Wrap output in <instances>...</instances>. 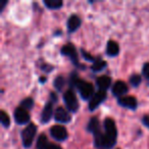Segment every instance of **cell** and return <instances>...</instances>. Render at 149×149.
Listing matches in <instances>:
<instances>
[{
  "label": "cell",
  "mask_w": 149,
  "mask_h": 149,
  "mask_svg": "<svg viewBox=\"0 0 149 149\" xmlns=\"http://www.w3.org/2000/svg\"><path fill=\"white\" fill-rule=\"evenodd\" d=\"M104 128H105V134H104V147L110 149L116 142V126L112 118H106L104 120Z\"/></svg>",
  "instance_id": "1"
},
{
  "label": "cell",
  "mask_w": 149,
  "mask_h": 149,
  "mask_svg": "<svg viewBox=\"0 0 149 149\" xmlns=\"http://www.w3.org/2000/svg\"><path fill=\"white\" fill-rule=\"evenodd\" d=\"M36 131H37V127L31 123L29 124L22 132V140H23V145L26 148H29L33 143V140L35 138Z\"/></svg>",
  "instance_id": "2"
},
{
  "label": "cell",
  "mask_w": 149,
  "mask_h": 149,
  "mask_svg": "<svg viewBox=\"0 0 149 149\" xmlns=\"http://www.w3.org/2000/svg\"><path fill=\"white\" fill-rule=\"evenodd\" d=\"M76 87L78 88L80 92V95L82 96L83 99H88V98L92 97L94 95L93 94V85L89 82H86L84 80H77V82L74 83Z\"/></svg>",
  "instance_id": "3"
},
{
  "label": "cell",
  "mask_w": 149,
  "mask_h": 149,
  "mask_svg": "<svg viewBox=\"0 0 149 149\" xmlns=\"http://www.w3.org/2000/svg\"><path fill=\"white\" fill-rule=\"evenodd\" d=\"M63 100L68 110H70L72 112L77 111L78 108H79V102H78L77 97H76V95H74V93L72 90L65 91V93L63 94Z\"/></svg>",
  "instance_id": "4"
},
{
  "label": "cell",
  "mask_w": 149,
  "mask_h": 149,
  "mask_svg": "<svg viewBox=\"0 0 149 149\" xmlns=\"http://www.w3.org/2000/svg\"><path fill=\"white\" fill-rule=\"evenodd\" d=\"M106 98V92L103 90H99L98 92H96L93 96L91 97L89 102V109L94 110L99 106V104H101L104 101V99Z\"/></svg>",
  "instance_id": "5"
},
{
  "label": "cell",
  "mask_w": 149,
  "mask_h": 149,
  "mask_svg": "<svg viewBox=\"0 0 149 149\" xmlns=\"http://www.w3.org/2000/svg\"><path fill=\"white\" fill-rule=\"evenodd\" d=\"M50 134L54 139L58 141L65 140L68 138V131L63 126H59V125H55V126L51 127L50 129Z\"/></svg>",
  "instance_id": "6"
},
{
  "label": "cell",
  "mask_w": 149,
  "mask_h": 149,
  "mask_svg": "<svg viewBox=\"0 0 149 149\" xmlns=\"http://www.w3.org/2000/svg\"><path fill=\"white\" fill-rule=\"evenodd\" d=\"M15 120L19 125L27 124L30 120V114L25 108L23 107H17L15 110Z\"/></svg>",
  "instance_id": "7"
},
{
  "label": "cell",
  "mask_w": 149,
  "mask_h": 149,
  "mask_svg": "<svg viewBox=\"0 0 149 149\" xmlns=\"http://www.w3.org/2000/svg\"><path fill=\"white\" fill-rule=\"evenodd\" d=\"M61 54L62 55L68 56L72 60V62H74V64H78V55L74 45H72V44L63 45L61 47Z\"/></svg>",
  "instance_id": "8"
},
{
  "label": "cell",
  "mask_w": 149,
  "mask_h": 149,
  "mask_svg": "<svg viewBox=\"0 0 149 149\" xmlns=\"http://www.w3.org/2000/svg\"><path fill=\"white\" fill-rule=\"evenodd\" d=\"M54 118H55L56 122L68 123L70 120V116L63 107L59 106V107L56 108L55 112H54Z\"/></svg>",
  "instance_id": "9"
},
{
  "label": "cell",
  "mask_w": 149,
  "mask_h": 149,
  "mask_svg": "<svg viewBox=\"0 0 149 149\" xmlns=\"http://www.w3.org/2000/svg\"><path fill=\"white\" fill-rule=\"evenodd\" d=\"M118 103L124 107L132 108L135 109L137 107V100L133 96H125V97H120L118 98Z\"/></svg>",
  "instance_id": "10"
},
{
  "label": "cell",
  "mask_w": 149,
  "mask_h": 149,
  "mask_svg": "<svg viewBox=\"0 0 149 149\" xmlns=\"http://www.w3.org/2000/svg\"><path fill=\"white\" fill-rule=\"evenodd\" d=\"M128 92V86L126 85V83L123 81H118L114 83L113 87H112V94L116 96L120 97L122 95L126 94Z\"/></svg>",
  "instance_id": "11"
},
{
  "label": "cell",
  "mask_w": 149,
  "mask_h": 149,
  "mask_svg": "<svg viewBox=\"0 0 149 149\" xmlns=\"http://www.w3.org/2000/svg\"><path fill=\"white\" fill-rule=\"evenodd\" d=\"M52 102L49 101L47 102V103L45 104V106H44L43 110H42L41 112V118H40V120H41V122L43 123V124H46L47 122H49V120L51 118V116H52Z\"/></svg>",
  "instance_id": "12"
},
{
  "label": "cell",
  "mask_w": 149,
  "mask_h": 149,
  "mask_svg": "<svg viewBox=\"0 0 149 149\" xmlns=\"http://www.w3.org/2000/svg\"><path fill=\"white\" fill-rule=\"evenodd\" d=\"M81 26V19L78 15H72L70 17L68 21V30L70 32H74L77 29H79V27Z\"/></svg>",
  "instance_id": "13"
},
{
  "label": "cell",
  "mask_w": 149,
  "mask_h": 149,
  "mask_svg": "<svg viewBox=\"0 0 149 149\" xmlns=\"http://www.w3.org/2000/svg\"><path fill=\"white\" fill-rule=\"evenodd\" d=\"M120 52V47L118 44L113 40H109L106 46V53L109 56H116Z\"/></svg>",
  "instance_id": "14"
},
{
  "label": "cell",
  "mask_w": 149,
  "mask_h": 149,
  "mask_svg": "<svg viewBox=\"0 0 149 149\" xmlns=\"http://www.w3.org/2000/svg\"><path fill=\"white\" fill-rule=\"evenodd\" d=\"M96 83H97L98 87L100 88V90L105 91L109 88L110 84H111V79L107 76H101L96 80Z\"/></svg>",
  "instance_id": "15"
},
{
  "label": "cell",
  "mask_w": 149,
  "mask_h": 149,
  "mask_svg": "<svg viewBox=\"0 0 149 149\" xmlns=\"http://www.w3.org/2000/svg\"><path fill=\"white\" fill-rule=\"evenodd\" d=\"M88 131L89 132H92L93 134L99 132L100 131V127H99V120H98L97 118H92L90 120L89 124H88Z\"/></svg>",
  "instance_id": "16"
},
{
  "label": "cell",
  "mask_w": 149,
  "mask_h": 149,
  "mask_svg": "<svg viewBox=\"0 0 149 149\" xmlns=\"http://www.w3.org/2000/svg\"><path fill=\"white\" fill-rule=\"evenodd\" d=\"M44 4L50 9H58L62 6L61 0H44Z\"/></svg>",
  "instance_id": "17"
},
{
  "label": "cell",
  "mask_w": 149,
  "mask_h": 149,
  "mask_svg": "<svg viewBox=\"0 0 149 149\" xmlns=\"http://www.w3.org/2000/svg\"><path fill=\"white\" fill-rule=\"evenodd\" d=\"M48 146L47 143V137L45 134H41L38 137L37 140V149H46Z\"/></svg>",
  "instance_id": "18"
},
{
  "label": "cell",
  "mask_w": 149,
  "mask_h": 149,
  "mask_svg": "<svg viewBox=\"0 0 149 149\" xmlns=\"http://www.w3.org/2000/svg\"><path fill=\"white\" fill-rule=\"evenodd\" d=\"M105 66H106V62L104 61V60L98 58L97 60H95V62H94L93 65L91 66V68L94 70V72H99V70H103Z\"/></svg>",
  "instance_id": "19"
},
{
  "label": "cell",
  "mask_w": 149,
  "mask_h": 149,
  "mask_svg": "<svg viewBox=\"0 0 149 149\" xmlns=\"http://www.w3.org/2000/svg\"><path fill=\"white\" fill-rule=\"evenodd\" d=\"M0 120H1V124L4 128H8L9 125H10V120H9V116L4 110H1L0 111Z\"/></svg>",
  "instance_id": "20"
},
{
  "label": "cell",
  "mask_w": 149,
  "mask_h": 149,
  "mask_svg": "<svg viewBox=\"0 0 149 149\" xmlns=\"http://www.w3.org/2000/svg\"><path fill=\"white\" fill-rule=\"evenodd\" d=\"M64 84H65V82H64V79L62 77H57L54 80V87H55V89L58 90V91H61Z\"/></svg>",
  "instance_id": "21"
},
{
  "label": "cell",
  "mask_w": 149,
  "mask_h": 149,
  "mask_svg": "<svg viewBox=\"0 0 149 149\" xmlns=\"http://www.w3.org/2000/svg\"><path fill=\"white\" fill-rule=\"evenodd\" d=\"M33 105H34V101L32 98H26L25 100H23V101L21 102V107L25 108L26 110L31 109V108L33 107Z\"/></svg>",
  "instance_id": "22"
},
{
  "label": "cell",
  "mask_w": 149,
  "mask_h": 149,
  "mask_svg": "<svg viewBox=\"0 0 149 149\" xmlns=\"http://www.w3.org/2000/svg\"><path fill=\"white\" fill-rule=\"evenodd\" d=\"M130 83H131V85H133L134 87H137V86H139L141 83V77L139 76V74H134L133 76H131Z\"/></svg>",
  "instance_id": "23"
},
{
  "label": "cell",
  "mask_w": 149,
  "mask_h": 149,
  "mask_svg": "<svg viewBox=\"0 0 149 149\" xmlns=\"http://www.w3.org/2000/svg\"><path fill=\"white\" fill-rule=\"evenodd\" d=\"M143 74L146 77V79L149 80V62H146L143 66Z\"/></svg>",
  "instance_id": "24"
},
{
  "label": "cell",
  "mask_w": 149,
  "mask_h": 149,
  "mask_svg": "<svg viewBox=\"0 0 149 149\" xmlns=\"http://www.w3.org/2000/svg\"><path fill=\"white\" fill-rule=\"evenodd\" d=\"M82 54H83V56L86 58V59H88V60H94L93 56L90 55V54H88L87 52L85 51V50H82Z\"/></svg>",
  "instance_id": "25"
},
{
  "label": "cell",
  "mask_w": 149,
  "mask_h": 149,
  "mask_svg": "<svg viewBox=\"0 0 149 149\" xmlns=\"http://www.w3.org/2000/svg\"><path fill=\"white\" fill-rule=\"evenodd\" d=\"M46 149H62V148L59 146V145L50 143V144H48V146H47V148H46Z\"/></svg>",
  "instance_id": "26"
},
{
  "label": "cell",
  "mask_w": 149,
  "mask_h": 149,
  "mask_svg": "<svg viewBox=\"0 0 149 149\" xmlns=\"http://www.w3.org/2000/svg\"><path fill=\"white\" fill-rule=\"evenodd\" d=\"M142 122L147 128H149V116H145L144 118H142Z\"/></svg>",
  "instance_id": "27"
},
{
  "label": "cell",
  "mask_w": 149,
  "mask_h": 149,
  "mask_svg": "<svg viewBox=\"0 0 149 149\" xmlns=\"http://www.w3.org/2000/svg\"><path fill=\"white\" fill-rule=\"evenodd\" d=\"M7 4V0H2L1 1V5H0V11H2L3 8H4V6Z\"/></svg>",
  "instance_id": "28"
},
{
  "label": "cell",
  "mask_w": 149,
  "mask_h": 149,
  "mask_svg": "<svg viewBox=\"0 0 149 149\" xmlns=\"http://www.w3.org/2000/svg\"><path fill=\"white\" fill-rule=\"evenodd\" d=\"M50 97H51V102H52V103L57 100V97H56V95L53 93V92H51V93H50Z\"/></svg>",
  "instance_id": "29"
},
{
  "label": "cell",
  "mask_w": 149,
  "mask_h": 149,
  "mask_svg": "<svg viewBox=\"0 0 149 149\" xmlns=\"http://www.w3.org/2000/svg\"><path fill=\"white\" fill-rule=\"evenodd\" d=\"M42 81V83H44V81H46V79H45V78H40V82H41Z\"/></svg>",
  "instance_id": "30"
},
{
  "label": "cell",
  "mask_w": 149,
  "mask_h": 149,
  "mask_svg": "<svg viewBox=\"0 0 149 149\" xmlns=\"http://www.w3.org/2000/svg\"></svg>",
  "instance_id": "31"
}]
</instances>
